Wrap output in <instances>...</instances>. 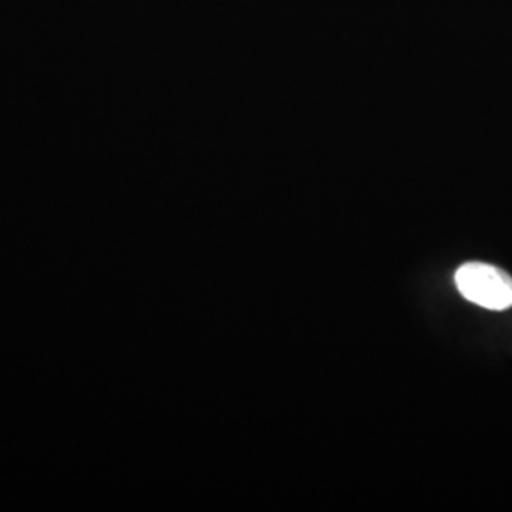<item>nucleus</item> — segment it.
Returning <instances> with one entry per match:
<instances>
[{"mask_svg": "<svg viewBox=\"0 0 512 512\" xmlns=\"http://www.w3.org/2000/svg\"><path fill=\"white\" fill-rule=\"evenodd\" d=\"M459 293L486 310H507L512 306V277L484 262H467L456 272Z\"/></svg>", "mask_w": 512, "mask_h": 512, "instance_id": "nucleus-1", "label": "nucleus"}]
</instances>
